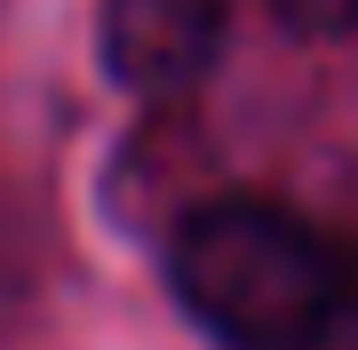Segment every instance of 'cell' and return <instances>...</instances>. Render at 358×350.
Masks as SVG:
<instances>
[{"label": "cell", "instance_id": "cell-1", "mask_svg": "<svg viewBox=\"0 0 358 350\" xmlns=\"http://www.w3.org/2000/svg\"><path fill=\"white\" fill-rule=\"evenodd\" d=\"M183 311L231 350H310L343 319V255L271 199H215L167 247Z\"/></svg>", "mask_w": 358, "mask_h": 350}, {"label": "cell", "instance_id": "cell-2", "mask_svg": "<svg viewBox=\"0 0 358 350\" xmlns=\"http://www.w3.org/2000/svg\"><path fill=\"white\" fill-rule=\"evenodd\" d=\"M103 72L136 96H176L223 56V0H103Z\"/></svg>", "mask_w": 358, "mask_h": 350}, {"label": "cell", "instance_id": "cell-3", "mask_svg": "<svg viewBox=\"0 0 358 350\" xmlns=\"http://www.w3.org/2000/svg\"><path fill=\"white\" fill-rule=\"evenodd\" d=\"M303 40H358V0H271Z\"/></svg>", "mask_w": 358, "mask_h": 350}, {"label": "cell", "instance_id": "cell-4", "mask_svg": "<svg viewBox=\"0 0 358 350\" xmlns=\"http://www.w3.org/2000/svg\"><path fill=\"white\" fill-rule=\"evenodd\" d=\"M343 311L358 319V247H350V255H343Z\"/></svg>", "mask_w": 358, "mask_h": 350}]
</instances>
